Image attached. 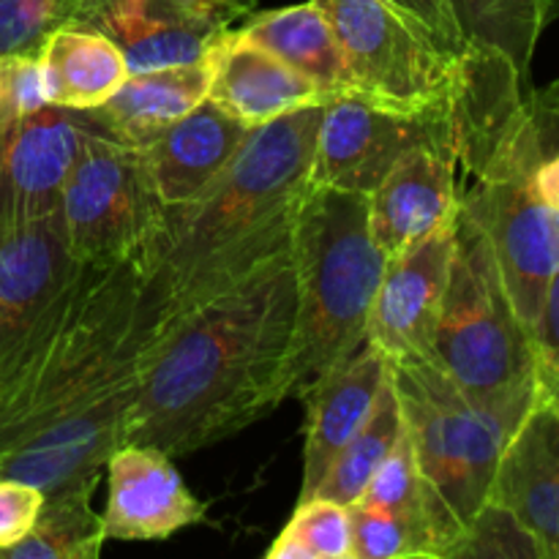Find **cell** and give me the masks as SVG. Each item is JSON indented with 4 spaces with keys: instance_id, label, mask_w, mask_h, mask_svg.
Wrapping results in <instances>:
<instances>
[{
    "instance_id": "cell-26",
    "label": "cell",
    "mask_w": 559,
    "mask_h": 559,
    "mask_svg": "<svg viewBox=\"0 0 559 559\" xmlns=\"http://www.w3.org/2000/svg\"><path fill=\"white\" fill-rule=\"evenodd\" d=\"M402 429V404H399L396 388H393V377L388 374L380 399H377L374 413L366 420L364 429L347 442V448L338 453L314 497H325V500H333L347 508L355 506L366 495L371 478L380 469L382 459L391 453L393 442L399 440Z\"/></svg>"
},
{
    "instance_id": "cell-20",
    "label": "cell",
    "mask_w": 559,
    "mask_h": 559,
    "mask_svg": "<svg viewBox=\"0 0 559 559\" xmlns=\"http://www.w3.org/2000/svg\"><path fill=\"white\" fill-rule=\"evenodd\" d=\"M249 134L251 126L205 98L142 145V158L164 205L194 200L238 156Z\"/></svg>"
},
{
    "instance_id": "cell-10",
    "label": "cell",
    "mask_w": 559,
    "mask_h": 559,
    "mask_svg": "<svg viewBox=\"0 0 559 559\" xmlns=\"http://www.w3.org/2000/svg\"><path fill=\"white\" fill-rule=\"evenodd\" d=\"M418 145L448 147L459 156L456 98L404 112L360 96H336L322 107L311 186L369 197L388 169Z\"/></svg>"
},
{
    "instance_id": "cell-13",
    "label": "cell",
    "mask_w": 559,
    "mask_h": 559,
    "mask_svg": "<svg viewBox=\"0 0 559 559\" xmlns=\"http://www.w3.org/2000/svg\"><path fill=\"white\" fill-rule=\"evenodd\" d=\"M96 131L76 109L47 107L0 123V233L60 211V194Z\"/></svg>"
},
{
    "instance_id": "cell-30",
    "label": "cell",
    "mask_w": 559,
    "mask_h": 559,
    "mask_svg": "<svg viewBox=\"0 0 559 559\" xmlns=\"http://www.w3.org/2000/svg\"><path fill=\"white\" fill-rule=\"evenodd\" d=\"M82 0H0V55L38 52L49 33L76 20Z\"/></svg>"
},
{
    "instance_id": "cell-3",
    "label": "cell",
    "mask_w": 559,
    "mask_h": 559,
    "mask_svg": "<svg viewBox=\"0 0 559 559\" xmlns=\"http://www.w3.org/2000/svg\"><path fill=\"white\" fill-rule=\"evenodd\" d=\"M322 107L295 109L251 129L238 156L194 200L164 207L136 260L151 333L289 249L311 189Z\"/></svg>"
},
{
    "instance_id": "cell-18",
    "label": "cell",
    "mask_w": 559,
    "mask_h": 559,
    "mask_svg": "<svg viewBox=\"0 0 559 559\" xmlns=\"http://www.w3.org/2000/svg\"><path fill=\"white\" fill-rule=\"evenodd\" d=\"M489 500L506 506L559 559V413L535 399L497 464Z\"/></svg>"
},
{
    "instance_id": "cell-24",
    "label": "cell",
    "mask_w": 559,
    "mask_h": 559,
    "mask_svg": "<svg viewBox=\"0 0 559 559\" xmlns=\"http://www.w3.org/2000/svg\"><path fill=\"white\" fill-rule=\"evenodd\" d=\"M464 44L502 55L530 82L540 36L559 20V0H448Z\"/></svg>"
},
{
    "instance_id": "cell-2",
    "label": "cell",
    "mask_w": 559,
    "mask_h": 559,
    "mask_svg": "<svg viewBox=\"0 0 559 559\" xmlns=\"http://www.w3.org/2000/svg\"><path fill=\"white\" fill-rule=\"evenodd\" d=\"M147 336L140 265L104 267L47 358L0 402V478L44 495L102 480L126 445Z\"/></svg>"
},
{
    "instance_id": "cell-35",
    "label": "cell",
    "mask_w": 559,
    "mask_h": 559,
    "mask_svg": "<svg viewBox=\"0 0 559 559\" xmlns=\"http://www.w3.org/2000/svg\"><path fill=\"white\" fill-rule=\"evenodd\" d=\"M535 189H538V194L544 197L555 211H559V156L546 162L544 167L538 169V175H535Z\"/></svg>"
},
{
    "instance_id": "cell-22",
    "label": "cell",
    "mask_w": 559,
    "mask_h": 559,
    "mask_svg": "<svg viewBox=\"0 0 559 559\" xmlns=\"http://www.w3.org/2000/svg\"><path fill=\"white\" fill-rule=\"evenodd\" d=\"M235 27L240 36L260 44L295 71H300L328 98L355 96L353 74L338 47L336 33L314 0L251 14Z\"/></svg>"
},
{
    "instance_id": "cell-11",
    "label": "cell",
    "mask_w": 559,
    "mask_h": 559,
    "mask_svg": "<svg viewBox=\"0 0 559 559\" xmlns=\"http://www.w3.org/2000/svg\"><path fill=\"white\" fill-rule=\"evenodd\" d=\"M459 211L486 235L513 306L533 333L559 271V211L538 194L533 178L459 180Z\"/></svg>"
},
{
    "instance_id": "cell-19",
    "label": "cell",
    "mask_w": 559,
    "mask_h": 559,
    "mask_svg": "<svg viewBox=\"0 0 559 559\" xmlns=\"http://www.w3.org/2000/svg\"><path fill=\"white\" fill-rule=\"evenodd\" d=\"M213 58V80L207 98L257 129L295 109L328 104L331 98L300 71L284 63L260 44L229 27L207 47Z\"/></svg>"
},
{
    "instance_id": "cell-9",
    "label": "cell",
    "mask_w": 559,
    "mask_h": 559,
    "mask_svg": "<svg viewBox=\"0 0 559 559\" xmlns=\"http://www.w3.org/2000/svg\"><path fill=\"white\" fill-rule=\"evenodd\" d=\"M140 147L93 134L60 194V227L85 265L136 262L164 216Z\"/></svg>"
},
{
    "instance_id": "cell-21",
    "label": "cell",
    "mask_w": 559,
    "mask_h": 559,
    "mask_svg": "<svg viewBox=\"0 0 559 559\" xmlns=\"http://www.w3.org/2000/svg\"><path fill=\"white\" fill-rule=\"evenodd\" d=\"M213 58L205 49L189 63L164 66L151 71H131L118 93L102 107L82 109L96 134L123 145L142 147L162 134L169 123L202 104L211 93Z\"/></svg>"
},
{
    "instance_id": "cell-23",
    "label": "cell",
    "mask_w": 559,
    "mask_h": 559,
    "mask_svg": "<svg viewBox=\"0 0 559 559\" xmlns=\"http://www.w3.org/2000/svg\"><path fill=\"white\" fill-rule=\"evenodd\" d=\"M47 102L63 109H93L115 96L131 76L118 44L93 27L69 22L38 49Z\"/></svg>"
},
{
    "instance_id": "cell-1",
    "label": "cell",
    "mask_w": 559,
    "mask_h": 559,
    "mask_svg": "<svg viewBox=\"0 0 559 559\" xmlns=\"http://www.w3.org/2000/svg\"><path fill=\"white\" fill-rule=\"evenodd\" d=\"M289 249L147 336L126 445L183 459L257 424L289 393L295 347Z\"/></svg>"
},
{
    "instance_id": "cell-5",
    "label": "cell",
    "mask_w": 559,
    "mask_h": 559,
    "mask_svg": "<svg viewBox=\"0 0 559 559\" xmlns=\"http://www.w3.org/2000/svg\"><path fill=\"white\" fill-rule=\"evenodd\" d=\"M391 377L420 473L464 530L489 500L497 464L538 388L478 396L431 358L391 360Z\"/></svg>"
},
{
    "instance_id": "cell-16",
    "label": "cell",
    "mask_w": 559,
    "mask_h": 559,
    "mask_svg": "<svg viewBox=\"0 0 559 559\" xmlns=\"http://www.w3.org/2000/svg\"><path fill=\"white\" fill-rule=\"evenodd\" d=\"M459 216V156L418 145L369 194V229L385 260L404 254Z\"/></svg>"
},
{
    "instance_id": "cell-33",
    "label": "cell",
    "mask_w": 559,
    "mask_h": 559,
    "mask_svg": "<svg viewBox=\"0 0 559 559\" xmlns=\"http://www.w3.org/2000/svg\"><path fill=\"white\" fill-rule=\"evenodd\" d=\"M44 506V491L16 478H0V557L27 538Z\"/></svg>"
},
{
    "instance_id": "cell-31",
    "label": "cell",
    "mask_w": 559,
    "mask_h": 559,
    "mask_svg": "<svg viewBox=\"0 0 559 559\" xmlns=\"http://www.w3.org/2000/svg\"><path fill=\"white\" fill-rule=\"evenodd\" d=\"M47 85L38 52L0 55V123H11L47 107Z\"/></svg>"
},
{
    "instance_id": "cell-12",
    "label": "cell",
    "mask_w": 559,
    "mask_h": 559,
    "mask_svg": "<svg viewBox=\"0 0 559 559\" xmlns=\"http://www.w3.org/2000/svg\"><path fill=\"white\" fill-rule=\"evenodd\" d=\"M254 9L257 0H82L74 22L112 38L131 71H151L197 60Z\"/></svg>"
},
{
    "instance_id": "cell-27",
    "label": "cell",
    "mask_w": 559,
    "mask_h": 559,
    "mask_svg": "<svg viewBox=\"0 0 559 559\" xmlns=\"http://www.w3.org/2000/svg\"><path fill=\"white\" fill-rule=\"evenodd\" d=\"M267 559H353L349 508L325 497L298 502L267 549Z\"/></svg>"
},
{
    "instance_id": "cell-17",
    "label": "cell",
    "mask_w": 559,
    "mask_h": 559,
    "mask_svg": "<svg viewBox=\"0 0 559 559\" xmlns=\"http://www.w3.org/2000/svg\"><path fill=\"white\" fill-rule=\"evenodd\" d=\"M388 374H391V360L364 342V347L328 371L300 399L306 402V440L298 502L317 495L338 453L364 429L374 413Z\"/></svg>"
},
{
    "instance_id": "cell-29",
    "label": "cell",
    "mask_w": 559,
    "mask_h": 559,
    "mask_svg": "<svg viewBox=\"0 0 559 559\" xmlns=\"http://www.w3.org/2000/svg\"><path fill=\"white\" fill-rule=\"evenodd\" d=\"M353 519V559H437L435 546L420 530L399 516L358 500L349 506Z\"/></svg>"
},
{
    "instance_id": "cell-8",
    "label": "cell",
    "mask_w": 559,
    "mask_h": 559,
    "mask_svg": "<svg viewBox=\"0 0 559 559\" xmlns=\"http://www.w3.org/2000/svg\"><path fill=\"white\" fill-rule=\"evenodd\" d=\"M331 22L355 96L418 112L456 98L464 60L440 41L418 16L388 0H314Z\"/></svg>"
},
{
    "instance_id": "cell-7",
    "label": "cell",
    "mask_w": 559,
    "mask_h": 559,
    "mask_svg": "<svg viewBox=\"0 0 559 559\" xmlns=\"http://www.w3.org/2000/svg\"><path fill=\"white\" fill-rule=\"evenodd\" d=\"M102 271L71 254L58 213L0 233V402L47 358Z\"/></svg>"
},
{
    "instance_id": "cell-25",
    "label": "cell",
    "mask_w": 559,
    "mask_h": 559,
    "mask_svg": "<svg viewBox=\"0 0 559 559\" xmlns=\"http://www.w3.org/2000/svg\"><path fill=\"white\" fill-rule=\"evenodd\" d=\"M98 478L80 480L44 495L36 524L0 559H96L102 557L107 533L104 519L93 508Z\"/></svg>"
},
{
    "instance_id": "cell-14",
    "label": "cell",
    "mask_w": 559,
    "mask_h": 559,
    "mask_svg": "<svg viewBox=\"0 0 559 559\" xmlns=\"http://www.w3.org/2000/svg\"><path fill=\"white\" fill-rule=\"evenodd\" d=\"M453 240L456 222L388 260L366 325V344L380 349L388 360L431 358Z\"/></svg>"
},
{
    "instance_id": "cell-6",
    "label": "cell",
    "mask_w": 559,
    "mask_h": 559,
    "mask_svg": "<svg viewBox=\"0 0 559 559\" xmlns=\"http://www.w3.org/2000/svg\"><path fill=\"white\" fill-rule=\"evenodd\" d=\"M431 360L467 391L500 396L535 382L527 325L486 235L459 211Z\"/></svg>"
},
{
    "instance_id": "cell-34",
    "label": "cell",
    "mask_w": 559,
    "mask_h": 559,
    "mask_svg": "<svg viewBox=\"0 0 559 559\" xmlns=\"http://www.w3.org/2000/svg\"><path fill=\"white\" fill-rule=\"evenodd\" d=\"M388 3L407 11V14L418 16V20L424 22V25L429 27V31L435 33L445 47L453 49V52L464 55L469 49L467 44H464L462 33H459L456 20H453L448 0H388Z\"/></svg>"
},
{
    "instance_id": "cell-32",
    "label": "cell",
    "mask_w": 559,
    "mask_h": 559,
    "mask_svg": "<svg viewBox=\"0 0 559 559\" xmlns=\"http://www.w3.org/2000/svg\"><path fill=\"white\" fill-rule=\"evenodd\" d=\"M535 353V388H538L540 402H551L559 396V271L551 276L549 287L544 293L538 320L533 333Z\"/></svg>"
},
{
    "instance_id": "cell-36",
    "label": "cell",
    "mask_w": 559,
    "mask_h": 559,
    "mask_svg": "<svg viewBox=\"0 0 559 559\" xmlns=\"http://www.w3.org/2000/svg\"><path fill=\"white\" fill-rule=\"evenodd\" d=\"M544 404H549L551 409H557V413H559V396H557V399H551V402H544Z\"/></svg>"
},
{
    "instance_id": "cell-4",
    "label": "cell",
    "mask_w": 559,
    "mask_h": 559,
    "mask_svg": "<svg viewBox=\"0 0 559 559\" xmlns=\"http://www.w3.org/2000/svg\"><path fill=\"white\" fill-rule=\"evenodd\" d=\"M289 254L298 314L287 396L304 399L366 342L388 265L371 238L369 197L311 186L295 218Z\"/></svg>"
},
{
    "instance_id": "cell-28",
    "label": "cell",
    "mask_w": 559,
    "mask_h": 559,
    "mask_svg": "<svg viewBox=\"0 0 559 559\" xmlns=\"http://www.w3.org/2000/svg\"><path fill=\"white\" fill-rule=\"evenodd\" d=\"M445 559H549L540 540L497 500H486L464 524Z\"/></svg>"
},
{
    "instance_id": "cell-15",
    "label": "cell",
    "mask_w": 559,
    "mask_h": 559,
    "mask_svg": "<svg viewBox=\"0 0 559 559\" xmlns=\"http://www.w3.org/2000/svg\"><path fill=\"white\" fill-rule=\"evenodd\" d=\"M104 473L107 508L102 519L107 540H167L207 519V502L191 495L175 469V459L156 448L120 445Z\"/></svg>"
}]
</instances>
